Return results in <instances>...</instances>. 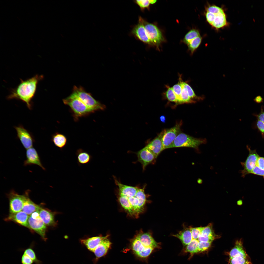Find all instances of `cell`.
I'll list each match as a JSON object with an SVG mask.
<instances>
[{
	"label": "cell",
	"mask_w": 264,
	"mask_h": 264,
	"mask_svg": "<svg viewBox=\"0 0 264 264\" xmlns=\"http://www.w3.org/2000/svg\"><path fill=\"white\" fill-rule=\"evenodd\" d=\"M237 204L238 205H241L242 204V201L241 200H239L237 202Z\"/></svg>",
	"instance_id": "obj_51"
},
{
	"label": "cell",
	"mask_w": 264,
	"mask_h": 264,
	"mask_svg": "<svg viewBox=\"0 0 264 264\" xmlns=\"http://www.w3.org/2000/svg\"><path fill=\"white\" fill-rule=\"evenodd\" d=\"M139 20L143 24L148 38L154 45L158 47L164 41L160 30L156 26L147 22L141 17H139Z\"/></svg>",
	"instance_id": "obj_6"
},
{
	"label": "cell",
	"mask_w": 264,
	"mask_h": 264,
	"mask_svg": "<svg viewBox=\"0 0 264 264\" xmlns=\"http://www.w3.org/2000/svg\"><path fill=\"white\" fill-rule=\"evenodd\" d=\"M202 40L201 35H199L191 40L187 44L188 49L192 55L200 45Z\"/></svg>",
	"instance_id": "obj_32"
},
{
	"label": "cell",
	"mask_w": 264,
	"mask_h": 264,
	"mask_svg": "<svg viewBox=\"0 0 264 264\" xmlns=\"http://www.w3.org/2000/svg\"><path fill=\"white\" fill-rule=\"evenodd\" d=\"M105 237V236H102L94 237L82 239L80 241L89 250L93 252L96 247Z\"/></svg>",
	"instance_id": "obj_23"
},
{
	"label": "cell",
	"mask_w": 264,
	"mask_h": 264,
	"mask_svg": "<svg viewBox=\"0 0 264 264\" xmlns=\"http://www.w3.org/2000/svg\"><path fill=\"white\" fill-rule=\"evenodd\" d=\"M163 131L146 146L154 154L156 158L164 150L162 141Z\"/></svg>",
	"instance_id": "obj_17"
},
{
	"label": "cell",
	"mask_w": 264,
	"mask_h": 264,
	"mask_svg": "<svg viewBox=\"0 0 264 264\" xmlns=\"http://www.w3.org/2000/svg\"><path fill=\"white\" fill-rule=\"evenodd\" d=\"M205 139H198L183 133H180L168 148L189 147L198 149L199 145L206 143Z\"/></svg>",
	"instance_id": "obj_5"
},
{
	"label": "cell",
	"mask_w": 264,
	"mask_h": 264,
	"mask_svg": "<svg viewBox=\"0 0 264 264\" xmlns=\"http://www.w3.org/2000/svg\"><path fill=\"white\" fill-rule=\"evenodd\" d=\"M172 88L177 97L178 103H182L181 98L182 88L180 82H179L178 83L174 85Z\"/></svg>",
	"instance_id": "obj_39"
},
{
	"label": "cell",
	"mask_w": 264,
	"mask_h": 264,
	"mask_svg": "<svg viewBox=\"0 0 264 264\" xmlns=\"http://www.w3.org/2000/svg\"><path fill=\"white\" fill-rule=\"evenodd\" d=\"M200 236L205 237L215 238L217 237L214 232L212 225L211 223L209 224L206 226L204 227Z\"/></svg>",
	"instance_id": "obj_34"
},
{
	"label": "cell",
	"mask_w": 264,
	"mask_h": 264,
	"mask_svg": "<svg viewBox=\"0 0 264 264\" xmlns=\"http://www.w3.org/2000/svg\"><path fill=\"white\" fill-rule=\"evenodd\" d=\"M199 241L198 240L193 239L186 246L185 251L192 254L198 252V245Z\"/></svg>",
	"instance_id": "obj_33"
},
{
	"label": "cell",
	"mask_w": 264,
	"mask_h": 264,
	"mask_svg": "<svg viewBox=\"0 0 264 264\" xmlns=\"http://www.w3.org/2000/svg\"><path fill=\"white\" fill-rule=\"evenodd\" d=\"M28 192L25 195L18 194L11 190L8 195L9 201L10 213H15L22 211L24 202L28 195Z\"/></svg>",
	"instance_id": "obj_8"
},
{
	"label": "cell",
	"mask_w": 264,
	"mask_h": 264,
	"mask_svg": "<svg viewBox=\"0 0 264 264\" xmlns=\"http://www.w3.org/2000/svg\"><path fill=\"white\" fill-rule=\"evenodd\" d=\"M179 82L182 88L181 94V98L182 103H194L196 102L190 98L189 97L186 89L184 86L181 82V76L179 75Z\"/></svg>",
	"instance_id": "obj_31"
},
{
	"label": "cell",
	"mask_w": 264,
	"mask_h": 264,
	"mask_svg": "<svg viewBox=\"0 0 264 264\" xmlns=\"http://www.w3.org/2000/svg\"><path fill=\"white\" fill-rule=\"evenodd\" d=\"M131 248L134 253L138 257L145 258L151 254L154 248L151 247L145 248L136 236L132 240L131 242Z\"/></svg>",
	"instance_id": "obj_12"
},
{
	"label": "cell",
	"mask_w": 264,
	"mask_h": 264,
	"mask_svg": "<svg viewBox=\"0 0 264 264\" xmlns=\"http://www.w3.org/2000/svg\"><path fill=\"white\" fill-rule=\"evenodd\" d=\"M199 31L196 29H192L189 31L185 35L183 41L187 45L192 40L200 35Z\"/></svg>",
	"instance_id": "obj_35"
},
{
	"label": "cell",
	"mask_w": 264,
	"mask_h": 264,
	"mask_svg": "<svg viewBox=\"0 0 264 264\" xmlns=\"http://www.w3.org/2000/svg\"><path fill=\"white\" fill-rule=\"evenodd\" d=\"M181 82L184 86L186 89L188 95L191 99L194 100L195 99L200 100L203 99V97L198 96L196 94L192 88L187 82H183L182 79Z\"/></svg>",
	"instance_id": "obj_37"
},
{
	"label": "cell",
	"mask_w": 264,
	"mask_h": 264,
	"mask_svg": "<svg viewBox=\"0 0 264 264\" xmlns=\"http://www.w3.org/2000/svg\"><path fill=\"white\" fill-rule=\"evenodd\" d=\"M41 207L33 202L28 195L24 202L22 211L29 216L33 212L38 211Z\"/></svg>",
	"instance_id": "obj_25"
},
{
	"label": "cell",
	"mask_w": 264,
	"mask_h": 264,
	"mask_svg": "<svg viewBox=\"0 0 264 264\" xmlns=\"http://www.w3.org/2000/svg\"><path fill=\"white\" fill-rule=\"evenodd\" d=\"M181 124H177L169 129L164 130L162 138L163 150L168 149L180 133Z\"/></svg>",
	"instance_id": "obj_10"
},
{
	"label": "cell",
	"mask_w": 264,
	"mask_h": 264,
	"mask_svg": "<svg viewBox=\"0 0 264 264\" xmlns=\"http://www.w3.org/2000/svg\"><path fill=\"white\" fill-rule=\"evenodd\" d=\"M160 119L161 121L162 122L165 123V118L164 116L162 115L160 117Z\"/></svg>",
	"instance_id": "obj_49"
},
{
	"label": "cell",
	"mask_w": 264,
	"mask_h": 264,
	"mask_svg": "<svg viewBox=\"0 0 264 264\" xmlns=\"http://www.w3.org/2000/svg\"><path fill=\"white\" fill-rule=\"evenodd\" d=\"M204 227L190 228L193 239L198 240Z\"/></svg>",
	"instance_id": "obj_40"
},
{
	"label": "cell",
	"mask_w": 264,
	"mask_h": 264,
	"mask_svg": "<svg viewBox=\"0 0 264 264\" xmlns=\"http://www.w3.org/2000/svg\"><path fill=\"white\" fill-rule=\"evenodd\" d=\"M229 256L230 259L238 256L245 257H249L243 247L241 239L236 241L234 247L230 252Z\"/></svg>",
	"instance_id": "obj_21"
},
{
	"label": "cell",
	"mask_w": 264,
	"mask_h": 264,
	"mask_svg": "<svg viewBox=\"0 0 264 264\" xmlns=\"http://www.w3.org/2000/svg\"><path fill=\"white\" fill-rule=\"evenodd\" d=\"M149 1L150 4H153L155 3L157 1V0H149Z\"/></svg>",
	"instance_id": "obj_50"
},
{
	"label": "cell",
	"mask_w": 264,
	"mask_h": 264,
	"mask_svg": "<svg viewBox=\"0 0 264 264\" xmlns=\"http://www.w3.org/2000/svg\"><path fill=\"white\" fill-rule=\"evenodd\" d=\"M256 116L258 119L264 123V111L262 107L261 108L260 112Z\"/></svg>",
	"instance_id": "obj_47"
},
{
	"label": "cell",
	"mask_w": 264,
	"mask_h": 264,
	"mask_svg": "<svg viewBox=\"0 0 264 264\" xmlns=\"http://www.w3.org/2000/svg\"><path fill=\"white\" fill-rule=\"evenodd\" d=\"M14 128L17 137L24 148L27 149L32 147L34 140L31 134L21 125Z\"/></svg>",
	"instance_id": "obj_11"
},
{
	"label": "cell",
	"mask_w": 264,
	"mask_h": 264,
	"mask_svg": "<svg viewBox=\"0 0 264 264\" xmlns=\"http://www.w3.org/2000/svg\"><path fill=\"white\" fill-rule=\"evenodd\" d=\"M76 155L77 163L80 165L87 164L92 159V156L90 154L81 149L77 150Z\"/></svg>",
	"instance_id": "obj_26"
},
{
	"label": "cell",
	"mask_w": 264,
	"mask_h": 264,
	"mask_svg": "<svg viewBox=\"0 0 264 264\" xmlns=\"http://www.w3.org/2000/svg\"><path fill=\"white\" fill-rule=\"evenodd\" d=\"M30 227L41 236L44 241L47 240L46 236V225L40 217L37 211L29 216L28 220Z\"/></svg>",
	"instance_id": "obj_7"
},
{
	"label": "cell",
	"mask_w": 264,
	"mask_h": 264,
	"mask_svg": "<svg viewBox=\"0 0 264 264\" xmlns=\"http://www.w3.org/2000/svg\"><path fill=\"white\" fill-rule=\"evenodd\" d=\"M167 89L165 93V96L169 101L178 103L177 97L174 92L172 87L166 86Z\"/></svg>",
	"instance_id": "obj_38"
},
{
	"label": "cell",
	"mask_w": 264,
	"mask_h": 264,
	"mask_svg": "<svg viewBox=\"0 0 264 264\" xmlns=\"http://www.w3.org/2000/svg\"><path fill=\"white\" fill-rule=\"evenodd\" d=\"M108 235L105 236L93 252L95 255L97 259L105 255L110 248L111 243L108 239Z\"/></svg>",
	"instance_id": "obj_18"
},
{
	"label": "cell",
	"mask_w": 264,
	"mask_h": 264,
	"mask_svg": "<svg viewBox=\"0 0 264 264\" xmlns=\"http://www.w3.org/2000/svg\"><path fill=\"white\" fill-rule=\"evenodd\" d=\"M250 174L263 176L264 178V170L261 169L256 166Z\"/></svg>",
	"instance_id": "obj_44"
},
{
	"label": "cell",
	"mask_w": 264,
	"mask_h": 264,
	"mask_svg": "<svg viewBox=\"0 0 264 264\" xmlns=\"http://www.w3.org/2000/svg\"><path fill=\"white\" fill-rule=\"evenodd\" d=\"M211 243L210 242L199 241L198 245V252L207 250L210 247Z\"/></svg>",
	"instance_id": "obj_41"
},
{
	"label": "cell",
	"mask_w": 264,
	"mask_h": 264,
	"mask_svg": "<svg viewBox=\"0 0 264 264\" xmlns=\"http://www.w3.org/2000/svg\"><path fill=\"white\" fill-rule=\"evenodd\" d=\"M263 98L260 96H256L254 99V101L256 103H260L262 102L263 101Z\"/></svg>",
	"instance_id": "obj_48"
},
{
	"label": "cell",
	"mask_w": 264,
	"mask_h": 264,
	"mask_svg": "<svg viewBox=\"0 0 264 264\" xmlns=\"http://www.w3.org/2000/svg\"><path fill=\"white\" fill-rule=\"evenodd\" d=\"M73 92L72 93L94 112L104 109L105 106L95 99L91 94L86 92L82 87L74 86Z\"/></svg>",
	"instance_id": "obj_3"
},
{
	"label": "cell",
	"mask_w": 264,
	"mask_h": 264,
	"mask_svg": "<svg viewBox=\"0 0 264 264\" xmlns=\"http://www.w3.org/2000/svg\"><path fill=\"white\" fill-rule=\"evenodd\" d=\"M21 262L22 264H33L34 263L32 260L24 253L22 255Z\"/></svg>",
	"instance_id": "obj_43"
},
{
	"label": "cell",
	"mask_w": 264,
	"mask_h": 264,
	"mask_svg": "<svg viewBox=\"0 0 264 264\" xmlns=\"http://www.w3.org/2000/svg\"><path fill=\"white\" fill-rule=\"evenodd\" d=\"M257 127L263 136L264 135V123L258 119L256 121Z\"/></svg>",
	"instance_id": "obj_46"
},
{
	"label": "cell",
	"mask_w": 264,
	"mask_h": 264,
	"mask_svg": "<svg viewBox=\"0 0 264 264\" xmlns=\"http://www.w3.org/2000/svg\"><path fill=\"white\" fill-rule=\"evenodd\" d=\"M43 78L42 75H36L25 80L21 79L20 84L15 88L11 90L10 94L7 97V99L21 100L25 103L29 109L31 110L32 100L35 94L38 84Z\"/></svg>",
	"instance_id": "obj_1"
},
{
	"label": "cell",
	"mask_w": 264,
	"mask_h": 264,
	"mask_svg": "<svg viewBox=\"0 0 264 264\" xmlns=\"http://www.w3.org/2000/svg\"><path fill=\"white\" fill-rule=\"evenodd\" d=\"M115 180L116 184L118 187L120 195L127 197H133L135 195L139 188L137 187L123 184L116 179Z\"/></svg>",
	"instance_id": "obj_19"
},
{
	"label": "cell",
	"mask_w": 264,
	"mask_h": 264,
	"mask_svg": "<svg viewBox=\"0 0 264 264\" xmlns=\"http://www.w3.org/2000/svg\"><path fill=\"white\" fill-rule=\"evenodd\" d=\"M52 141L56 146L62 149L66 145L67 140L64 135L59 133H56L53 135Z\"/></svg>",
	"instance_id": "obj_27"
},
{
	"label": "cell",
	"mask_w": 264,
	"mask_h": 264,
	"mask_svg": "<svg viewBox=\"0 0 264 264\" xmlns=\"http://www.w3.org/2000/svg\"><path fill=\"white\" fill-rule=\"evenodd\" d=\"M26 159L24 161V165L26 166L32 165H38L43 170L45 168L43 165L40 158L36 150L32 147L27 150L26 152Z\"/></svg>",
	"instance_id": "obj_14"
},
{
	"label": "cell",
	"mask_w": 264,
	"mask_h": 264,
	"mask_svg": "<svg viewBox=\"0 0 264 264\" xmlns=\"http://www.w3.org/2000/svg\"><path fill=\"white\" fill-rule=\"evenodd\" d=\"M205 14L208 22L216 29L224 27L229 25L226 14L221 7L209 5L205 8Z\"/></svg>",
	"instance_id": "obj_2"
},
{
	"label": "cell",
	"mask_w": 264,
	"mask_h": 264,
	"mask_svg": "<svg viewBox=\"0 0 264 264\" xmlns=\"http://www.w3.org/2000/svg\"><path fill=\"white\" fill-rule=\"evenodd\" d=\"M256 166L261 169L264 170V157H259L256 161Z\"/></svg>",
	"instance_id": "obj_45"
},
{
	"label": "cell",
	"mask_w": 264,
	"mask_h": 264,
	"mask_svg": "<svg viewBox=\"0 0 264 264\" xmlns=\"http://www.w3.org/2000/svg\"><path fill=\"white\" fill-rule=\"evenodd\" d=\"M230 264H252L250 257L238 256L230 259Z\"/></svg>",
	"instance_id": "obj_36"
},
{
	"label": "cell",
	"mask_w": 264,
	"mask_h": 264,
	"mask_svg": "<svg viewBox=\"0 0 264 264\" xmlns=\"http://www.w3.org/2000/svg\"><path fill=\"white\" fill-rule=\"evenodd\" d=\"M145 186L143 188H139L135 196L139 201V208L141 212L143 210L144 206L146 201V196L144 191Z\"/></svg>",
	"instance_id": "obj_29"
},
{
	"label": "cell",
	"mask_w": 264,
	"mask_h": 264,
	"mask_svg": "<svg viewBox=\"0 0 264 264\" xmlns=\"http://www.w3.org/2000/svg\"><path fill=\"white\" fill-rule=\"evenodd\" d=\"M247 148L249 152L248 155L244 162H241L243 169L241 170L240 172L242 174V176L243 177L246 175L250 174L256 166V161L259 157L255 150H251L248 145L247 146Z\"/></svg>",
	"instance_id": "obj_9"
},
{
	"label": "cell",
	"mask_w": 264,
	"mask_h": 264,
	"mask_svg": "<svg viewBox=\"0 0 264 264\" xmlns=\"http://www.w3.org/2000/svg\"><path fill=\"white\" fill-rule=\"evenodd\" d=\"M37 211L41 218L46 226L55 225L54 215L53 213L41 207Z\"/></svg>",
	"instance_id": "obj_22"
},
{
	"label": "cell",
	"mask_w": 264,
	"mask_h": 264,
	"mask_svg": "<svg viewBox=\"0 0 264 264\" xmlns=\"http://www.w3.org/2000/svg\"><path fill=\"white\" fill-rule=\"evenodd\" d=\"M173 236L179 239L184 246L187 245L193 239L190 228L184 229Z\"/></svg>",
	"instance_id": "obj_24"
},
{
	"label": "cell",
	"mask_w": 264,
	"mask_h": 264,
	"mask_svg": "<svg viewBox=\"0 0 264 264\" xmlns=\"http://www.w3.org/2000/svg\"><path fill=\"white\" fill-rule=\"evenodd\" d=\"M135 2L142 10L148 8L150 4L149 0H136Z\"/></svg>",
	"instance_id": "obj_42"
},
{
	"label": "cell",
	"mask_w": 264,
	"mask_h": 264,
	"mask_svg": "<svg viewBox=\"0 0 264 264\" xmlns=\"http://www.w3.org/2000/svg\"><path fill=\"white\" fill-rule=\"evenodd\" d=\"M29 216L27 214L21 211L15 213H10L6 220L15 222L31 229L28 222Z\"/></svg>",
	"instance_id": "obj_16"
},
{
	"label": "cell",
	"mask_w": 264,
	"mask_h": 264,
	"mask_svg": "<svg viewBox=\"0 0 264 264\" xmlns=\"http://www.w3.org/2000/svg\"><path fill=\"white\" fill-rule=\"evenodd\" d=\"M119 200L122 206L130 214L135 216L133 210L130 204L127 197L119 195Z\"/></svg>",
	"instance_id": "obj_30"
},
{
	"label": "cell",
	"mask_w": 264,
	"mask_h": 264,
	"mask_svg": "<svg viewBox=\"0 0 264 264\" xmlns=\"http://www.w3.org/2000/svg\"><path fill=\"white\" fill-rule=\"evenodd\" d=\"M138 160L142 164L143 170L146 166L156 159L154 154L146 146L137 153Z\"/></svg>",
	"instance_id": "obj_13"
},
{
	"label": "cell",
	"mask_w": 264,
	"mask_h": 264,
	"mask_svg": "<svg viewBox=\"0 0 264 264\" xmlns=\"http://www.w3.org/2000/svg\"><path fill=\"white\" fill-rule=\"evenodd\" d=\"M132 33L138 39L143 42L151 45H154L148 38L143 24L139 20L138 23L133 27Z\"/></svg>",
	"instance_id": "obj_15"
},
{
	"label": "cell",
	"mask_w": 264,
	"mask_h": 264,
	"mask_svg": "<svg viewBox=\"0 0 264 264\" xmlns=\"http://www.w3.org/2000/svg\"><path fill=\"white\" fill-rule=\"evenodd\" d=\"M63 101L64 104L69 107L76 119L94 112L73 93Z\"/></svg>",
	"instance_id": "obj_4"
},
{
	"label": "cell",
	"mask_w": 264,
	"mask_h": 264,
	"mask_svg": "<svg viewBox=\"0 0 264 264\" xmlns=\"http://www.w3.org/2000/svg\"><path fill=\"white\" fill-rule=\"evenodd\" d=\"M137 236L145 248L151 247L154 249L159 248L158 243L149 233H142Z\"/></svg>",
	"instance_id": "obj_20"
},
{
	"label": "cell",
	"mask_w": 264,
	"mask_h": 264,
	"mask_svg": "<svg viewBox=\"0 0 264 264\" xmlns=\"http://www.w3.org/2000/svg\"><path fill=\"white\" fill-rule=\"evenodd\" d=\"M34 246V244H32L29 247L22 250L23 251V253L32 260L35 264H42V262L38 259L33 249Z\"/></svg>",
	"instance_id": "obj_28"
}]
</instances>
